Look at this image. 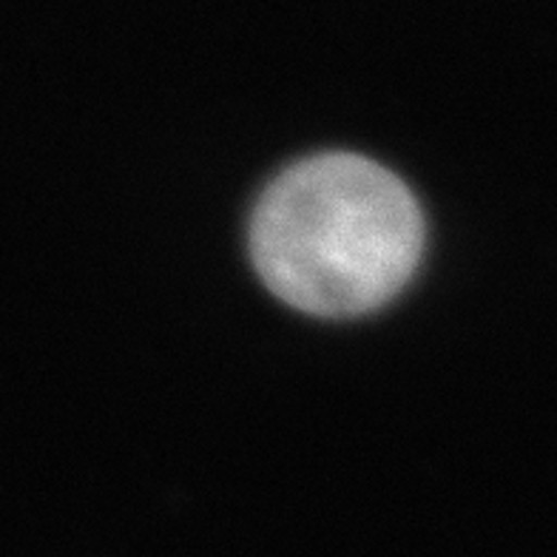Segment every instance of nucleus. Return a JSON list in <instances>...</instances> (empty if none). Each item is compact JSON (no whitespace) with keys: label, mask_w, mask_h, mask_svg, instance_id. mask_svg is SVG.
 I'll return each instance as SVG.
<instances>
[{"label":"nucleus","mask_w":557,"mask_h":557,"mask_svg":"<svg viewBox=\"0 0 557 557\" xmlns=\"http://www.w3.org/2000/svg\"><path fill=\"white\" fill-rule=\"evenodd\" d=\"M424 220L393 171L319 154L278 174L250 220V257L278 299L313 315L382 308L416 273Z\"/></svg>","instance_id":"1"}]
</instances>
